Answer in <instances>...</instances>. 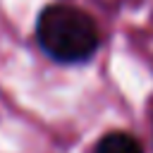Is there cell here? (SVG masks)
<instances>
[{
  "instance_id": "cell-1",
  "label": "cell",
  "mask_w": 153,
  "mask_h": 153,
  "mask_svg": "<svg viewBox=\"0 0 153 153\" xmlns=\"http://www.w3.org/2000/svg\"><path fill=\"white\" fill-rule=\"evenodd\" d=\"M36 38L57 62H86L100 45V31L91 14L72 5H48L36 22Z\"/></svg>"
},
{
  "instance_id": "cell-2",
  "label": "cell",
  "mask_w": 153,
  "mask_h": 153,
  "mask_svg": "<svg viewBox=\"0 0 153 153\" xmlns=\"http://www.w3.org/2000/svg\"><path fill=\"white\" fill-rule=\"evenodd\" d=\"M93 153H143V146L129 131H108L96 143Z\"/></svg>"
}]
</instances>
